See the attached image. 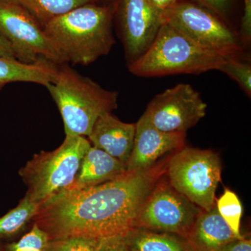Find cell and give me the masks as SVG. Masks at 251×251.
I'll return each mask as SVG.
<instances>
[{"label": "cell", "instance_id": "1", "mask_svg": "<svg viewBox=\"0 0 251 251\" xmlns=\"http://www.w3.org/2000/svg\"><path fill=\"white\" fill-rule=\"evenodd\" d=\"M166 168L163 163L147 171H126L97 186L69 188L39 205L32 222L50 240L125 236L134 227L142 204Z\"/></svg>", "mask_w": 251, "mask_h": 251}, {"label": "cell", "instance_id": "2", "mask_svg": "<svg viewBox=\"0 0 251 251\" xmlns=\"http://www.w3.org/2000/svg\"><path fill=\"white\" fill-rule=\"evenodd\" d=\"M112 9L94 2L82 5L44 26L66 62L87 66L107 55L115 44Z\"/></svg>", "mask_w": 251, "mask_h": 251}, {"label": "cell", "instance_id": "3", "mask_svg": "<svg viewBox=\"0 0 251 251\" xmlns=\"http://www.w3.org/2000/svg\"><path fill=\"white\" fill-rule=\"evenodd\" d=\"M46 88L60 112L66 135L88 136L100 115L117 108V92L105 90L65 63L58 64L55 78Z\"/></svg>", "mask_w": 251, "mask_h": 251}, {"label": "cell", "instance_id": "4", "mask_svg": "<svg viewBox=\"0 0 251 251\" xmlns=\"http://www.w3.org/2000/svg\"><path fill=\"white\" fill-rule=\"evenodd\" d=\"M227 57L204 49L181 31L163 23L151 45L139 58L128 64V69L133 75L145 77L198 74L217 70Z\"/></svg>", "mask_w": 251, "mask_h": 251}, {"label": "cell", "instance_id": "5", "mask_svg": "<svg viewBox=\"0 0 251 251\" xmlns=\"http://www.w3.org/2000/svg\"><path fill=\"white\" fill-rule=\"evenodd\" d=\"M91 146L86 137L66 135L54 151H41L34 155L19 171L27 187L25 196L40 205L72 187Z\"/></svg>", "mask_w": 251, "mask_h": 251}, {"label": "cell", "instance_id": "6", "mask_svg": "<svg viewBox=\"0 0 251 251\" xmlns=\"http://www.w3.org/2000/svg\"><path fill=\"white\" fill-rule=\"evenodd\" d=\"M169 184L203 211L215 205L216 188L221 179L219 157L211 150L182 148L168 160Z\"/></svg>", "mask_w": 251, "mask_h": 251}, {"label": "cell", "instance_id": "7", "mask_svg": "<svg viewBox=\"0 0 251 251\" xmlns=\"http://www.w3.org/2000/svg\"><path fill=\"white\" fill-rule=\"evenodd\" d=\"M162 23L169 25L204 49L226 56L243 50L240 36L215 14L201 5L180 0L163 11Z\"/></svg>", "mask_w": 251, "mask_h": 251}, {"label": "cell", "instance_id": "8", "mask_svg": "<svg viewBox=\"0 0 251 251\" xmlns=\"http://www.w3.org/2000/svg\"><path fill=\"white\" fill-rule=\"evenodd\" d=\"M0 36L20 62L31 64L44 57L56 64L67 63L42 25L18 1L0 0Z\"/></svg>", "mask_w": 251, "mask_h": 251}, {"label": "cell", "instance_id": "9", "mask_svg": "<svg viewBox=\"0 0 251 251\" xmlns=\"http://www.w3.org/2000/svg\"><path fill=\"white\" fill-rule=\"evenodd\" d=\"M201 211L169 183L158 181L142 204L134 227L186 238Z\"/></svg>", "mask_w": 251, "mask_h": 251}, {"label": "cell", "instance_id": "10", "mask_svg": "<svg viewBox=\"0 0 251 251\" xmlns=\"http://www.w3.org/2000/svg\"><path fill=\"white\" fill-rule=\"evenodd\" d=\"M207 105L191 85L180 83L158 94L145 113L156 128L186 133L205 116Z\"/></svg>", "mask_w": 251, "mask_h": 251}, {"label": "cell", "instance_id": "11", "mask_svg": "<svg viewBox=\"0 0 251 251\" xmlns=\"http://www.w3.org/2000/svg\"><path fill=\"white\" fill-rule=\"evenodd\" d=\"M119 20L128 64L143 55L162 24V11L150 0H120Z\"/></svg>", "mask_w": 251, "mask_h": 251}, {"label": "cell", "instance_id": "12", "mask_svg": "<svg viewBox=\"0 0 251 251\" xmlns=\"http://www.w3.org/2000/svg\"><path fill=\"white\" fill-rule=\"evenodd\" d=\"M186 133H168L158 130L144 113L135 123L133 150L126 171H147L156 166L161 157L184 148Z\"/></svg>", "mask_w": 251, "mask_h": 251}, {"label": "cell", "instance_id": "13", "mask_svg": "<svg viewBox=\"0 0 251 251\" xmlns=\"http://www.w3.org/2000/svg\"><path fill=\"white\" fill-rule=\"evenodd\" d=\"M135 133V124L122 122L112 112H107L97 119L87 139L92 146L126 165L133 150Z\"/></svg>", "mask_w": 251, "mask_h": 251}, {"label": "cell", "instance_id": "14", "mask_svg": "<svg viewBox=\"0 0 251 251\" xmlns=\"http://www.w3.org/2000/svg\"><path fill=\"white\" fill-rule=\"evenodd\" d=\"M186 239L193 251H221L240 238L234 233L214 205L211 210L200 213Z\"/></svg>", "mask_w": 251, "mask_h": 251}, {"label": "cell", "instance_id": "15", "mask_svg": "<svg viewBox=\"0 0 251 251\" xmlns=\"http://www.w3.org/2000/svg\"><path fill=\"white\" fill-rule=\"evenodd\" d=\"M126 172V165L100 149L91 146L82 158L70 188L80 189L114 179Z\"/></svg>", "mask_w": 251, "mask_h": 251}, {"label": "cell", "instance_id": "16", "mask_svg": "<svg viewBox=\"0 0 251 251\" xmlns=\"http://www.w3.org/2000/svg\"><path fill=\"white\" fill-rule=\"evenodd\" d=\"M57 67L58 64L44 57L27 64L0 56V92L4 86L16 82H31L46 87L55 78Z\"/></svg>", "mask_w": 251, "mask_h": 251}, {"label": "cell", "instance_id": "17", "mask_svg": "<svg viewBox=\"0 0 251 251\" xmlns=\"http://www.w3.org/2000/svg\"><path fill=\"white\" fill-rule=\"evenodd\" d=\"M129 251H193L186 238L134 227L123 236Z\"/></svg>", "mask_w": 251, "mask_h": 251}, {"label": "cell", "instance_id": "18", "mask_svg": "<svg viewBox=\"0 0 251 251\" xmlns=\"http://www.w3.org/2000/svg\"><path fill=\"white\" fill-rule=\"evenodd\" d=\"M39 208L27 196L14 209L0 218V241H11L25 230Z\"/></svg>", "mask_w": 251, "mask_h": 251}, {"label": "cell", "instance_id": "19", "mask_svg": "<svg viewBox=\"0 0 251 251\" xmlns=\"http://www.w3.org/2000/svg\"><path fill=\"white\" fill-rule=\"evenodd\" d=\"M42 25L43 27L54 18L70 12L79 6L94 2L93 0H18Z\"/></svg>", "mask_w": 251, "mask_h": 251}, {"label": "cell", "instance_id": "20", "mask_svg": "<svg viewBox=\"0 0 251 251\" xmlns=\"http://www.w3.org/2000/svg\"><path fill=\"white\" fill-rule=\"evenodd\" d=\"M216 208L220 215L227 223L238 237H244L240 233V223L242 216V206L237 195L229 189L218 200Z\"/></svg>", "mask_w": 251, "mask_h": 251}, {"label": "cell", "instance_id": "21", "mask_svg": "<svg viewBox=\"0 0 251 251\" xmlns=\"http://www.w3.org/2000/svg\"><path fill=\"white\" fill-rule=\"evenodd\" d=\"M239 55L228 56L220 64L217 71L224 73L239 84L248 96L251 95V66L241 60Z\"/></svg>", "mask_w": 251, "mask_h": 251}, {"label": "cell", "instance_id": "22", "mask_svg": "<svg viewBox=\"0 0 251 251\" xmlns=\"http://www.w3.org/2000/svg\"><path fill=\"white\" fill-rule=\"evenodd\" d=\"M50 238L44 229L33 223L29 232L23 235L18 242L5 244L6 251H46Z\"/></svg>", "mask_w": 251, "mask_h": 251}, {"label": "cell", "instance_id": "23", "mask_svg": "<svg viewBox=\"0 0 251 251\" xmlns=\"http://www.w3.org/2000/svg\"><path fill=\"white\" fill-rule=\"evenodd\" d=\"M99 239L69 237L50 240L46 251H99Z\"/></svg>", "mask_w": 251, "mask_h": 251}, {"label": "cell", "instance_id": "24", "mask_svg": "<svg viewBox=\"0 0 251 251\" xmlns=\"http://www.w3.org/2000/svg\"><path fill=\"white\" fill-rule=\"evenodd\" d=\"M185 1H189L201 5L214 14L222 17L226 16L231 2V0H185Z\"/></svg>", "mask_w": 251, "mask_h": 251}, {"label": "cell", "instance_id": "25", "mask_svg": "<svg viewBox=\"0 0 251 251\" xmlns=\"http://www.w3.org/2000/svg\"><path fill=\"white\" fill-rule=\"evenodd\" d=\"M99 251H129L123 236H112L99 239Z\"/></svg>", "mask_w": 251, "mask_h": 251}, {"label": "cell", "instance_id": "26", "mask_svg": "<svg viewBox=\"0 0 251 251\" xmlns=\"http://www.w3.org/2000/svg\"><path fill=\"white\" fill-rule=\"evenodd\" d=\"M244 4L240 37L242 42L249 43L251 39V0H244Z\"/></svg>", "mask_w": 251, "mask_h": 251}, {"label": "cell", "instance_id": "27", "mask_svg": "<svg viewBox=\"0 0 251 251\" xmlns=\"http://www.w3.org/2000/svg\"><path fill=\"white\" fill-rule=\"evenodd\" d=\"M221 251H251V242L243 237L229 243Z\"/></svg>", "mask_w": 251, "mask_h": 251}, {"label": "cell", "instance_id": "28", "mask_svg": "<svg viewBox=\"0 0 251 251\" xmlns=\"http://www.w3.org/2000/svg\"><path fill=\"white\" fill-rule=\"evenodd\" d=\"M0 56L16 59L11 46L1 36H0Z\"/></svg>", "mask_w": 251, "mask_h": 251}, {"label": "cell", "instance_id": "29", "mask_svg": "<svg viewBox=\"0 0 251 251\" xmlns=\"http://www.w3.org/2000/svg\"><path fill=\"white\" fill-rule=\"evenodd\" d=\"M150 1L156 9L163 12V11L171 7L179 0H150Z\"/></svg>", "mask_w": 251, "mask_h": 251}, {"label": "cell", "instance_id": "30", "mask_svg": "<svg viewBox=\"0 0 251 251\" xmlns=\"http://www.w3.org/2000/svg\"><path fill=\"white\" fill-rule=\"evenodd\" d=\"M0 251H6L5 249V243H3L0 241Z\"/></svg>", "mask_w": 251, "mask_h": 251}, {"label": "cell", "instance_id": "31", "mask_svg": "<svg viewBox=\"0 0 251 251\" xmlns=\"http://www.w3.org/2000/svg\"><path fill=\"white\" fill-rule=\"evenodd\" d=\"M1 1H18V0H1Z\"/></svg>", "mask_w": 251, "mask_h": 251}, {"label": "cell", "instance_id": "32", "mask_svg": "<svg viewBox=\"0 0 251 251\" xmlns=\"http://www.w3.org/2000/svg\"><path fill=\"white\" fill-rule=\"evenodd\" d=\"M93 1H94V0H93Z\"/></svg>", "mask_w": 251, "mask_h": 251}]
</instances>
